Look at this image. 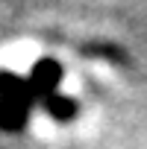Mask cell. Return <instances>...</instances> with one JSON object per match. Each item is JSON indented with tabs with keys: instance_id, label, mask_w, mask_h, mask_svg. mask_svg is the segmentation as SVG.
Wrapping results in <instances>:
<instances>
[{
	"instance_id": "cell-3",
	"label": "cell",
	"mask_w": 147,
	"mask_h": 149,
	"mask_svg": "<svg viewBox=\"0 0 147 149\" xmlns=\"http://www.w3.org/2000/svg\"><path fill=\"white\" fill-rule=\"evenodd\" d=\"M44 108L56 117V120H74L77 117V111H80V105H77V100H71V97H62V94H53V97H47L44 100Z\"/></svg>"
},
{
	"instance_id": "cell-1",
	"label": "cell",
	"mask_w": 147,
	"mask_h": 149,
	"mask_svg": "<svg viewBox=\"0 0 147 149\" xmlns=\"http://www.w3.org/2000/svg\"><path fill=\"white\" fill-rule=\"evenodd\" d=\"M33 97L35 91L30 82H24L15 73H0V129L18 132L30 117Z\"/></svg>"
},
{
	"instance_id": "cell-2",
	"label": "cell",
	"mask_w": 147,
	"mask_h": 149,
	"mask_svg": "<svg viewBox=\"0 0 147 149\" xmlns=\"http://www.w3.org/2000/svg\"><path fill=\"white\" fill-rule=\"evenodd\" d=\"M59 79H62V67H59V61H53V58H41V61L33 64L30 85H33L35 97H41V100L53 97L56 88H59Z\"/></svg>"
}]
</instances>
